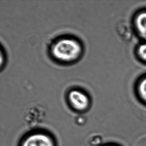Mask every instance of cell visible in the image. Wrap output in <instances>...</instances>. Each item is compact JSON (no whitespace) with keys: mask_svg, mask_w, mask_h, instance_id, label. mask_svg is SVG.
I'll list each match as a JSON object with an SVG mask.
<instances>
[{"mask_svg":"<svg viewBox=\"0 0 146 146\" xmlns=\"http://www.w3.org/2000/svg\"><path fill=\"white\" fill-rule=\"evenodd\" d=\"M50 51L52 57L57 61L70 63L80 56L82 48L78 40L71 37H62L51 44Z\"/></svg>","mask_w":146,"mask_h":146,"instance_id":"1","label":"cell"},{"mask_svg":"<svg viewBox=\"0 0 146 146\" xmlns=\"http://www.w3.org/2000/svg\"><path fill=\"white\" fill-rule=\"evenodd\" d=\"M19 146H57V143L50 133L36 130L27 133L23 137Z\"/></svg>","mask_w":146,"mask_h":146,"instance_id":"2","label":"cell"},{"mask_svg":"<svg viewBox=\"0 0 146 146\" xmlns=\"http://www.w3.org/2000/svg\"><path fill=\"white\" fill-rule=\"evenodd\" d=\"M69 106L78 112L87 111L90 104V101L87 94L79 89H73L69 92L67 97Z\"/></svg>","mask_w":146,"mask_h":146,"instance_id":"3","label":"cell"},{"mask_svg":"<svg viewBox=\"0 0 146 146\" xmlns=\"http://www.w3.org/2000/svg\"><path fill=\"white\" fill-rule=\"evenodd\" d=\"M132 26L137 36L146 42V9L137 12L133 16Z\"/></svg>","mask_w":146,"mask_h":146,"instance_id":"4","label":"cell"},{"mask_svg":"<svg viewBox=\"0 0 146 146\" xmlns=\"http://www.w3.org/2000/svg\"><path fill=\"white\" fill-rule=\"evenodd\" d=\"M135 89L139 100L146 105V74L141 76L137 81Z\"/></svg>","mask_w":146,"mask_h":146,"instance_id":"5","label":"cell"},{"mask_svg":"<svg viewBox=\"0 0 146 146\" xmlns=\"http://www.w3.org/2000/svg\"><path fill=\"white\" fill-rule=\"evenodd\" d=\"M135 53L140 61L146 64V42H142L137 46Z\"/></svg>","mask_w":146,"mask_h":146,"instance_id":"6","label":"cell"},{"mask_svg":"<svg viewBox=\"0 0 146 146\" xmlns=\"http://www.w3.org/2000/svg\"><path fill=\"white\" fill-rule=\"evenodd\" d=\"M102 146H120L118 144H116L114 143H109V144H107L103 145Z\"/></svg>","mask_w":146,"mask_h":146,"instance_id":"7","label":"cell"}]
</instances>
